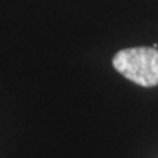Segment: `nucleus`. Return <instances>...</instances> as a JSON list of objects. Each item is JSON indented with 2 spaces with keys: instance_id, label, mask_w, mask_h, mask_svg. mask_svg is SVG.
Returning a JSON list of instances; mask_svg holds the SVG:
<instances>
[{
  "instance_id": "obj_1",
  "label": "nucleus",
  "mask_w": 158,
  "mask_h": 158,
  "mask_svg": "<svg viewBox=\"0 0 158 158\" xmlns=\"http://www.w3.org/2000/svg\"><path fill=\"white\" fill-rule=\"evenodd\" d=\"M113 66L120 75L143 88L158 85V48L133 47L117 51Z\"/></svg>"
}]
</instances>
